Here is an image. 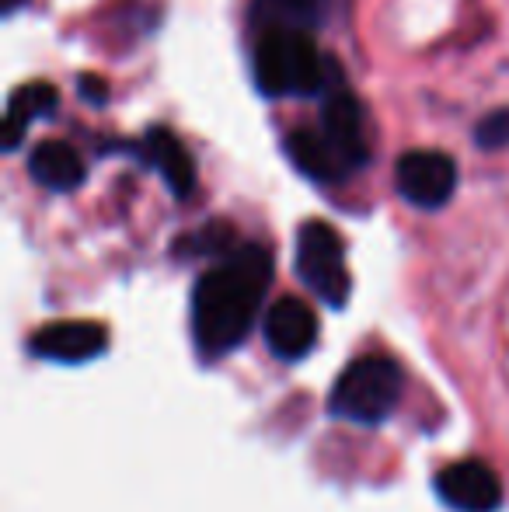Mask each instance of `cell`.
I'll return each instance as SVG.
<instances>
[{"instance_id": "obj_1", "label": "cell", "mask_w": 509, "mask_h": 512, "mask_svg": "<svg viewBox=\"0 0 509 512\" xmlns=\"http://www.w3.org/2000/svg\"><path fill=\"white\" fill-rule=\"evenodd\" d=\"M272 286V255L262 244H238L192 290V342L203 359L234 352L252 331Z\"/></svg>"}, {"instance_id": "obj_2", "label": "cell", "mask_w": 509, "mask_h": 512, "mask_svg": "<svg viewBox=\"0 0 509 512\" xmlns=\"http://www.w3.org/2000/svg\"><path fill=\"white\" fill-rule=\"evenodd\" d=\"M255 84L269 98L318 95L328 81V63L311 32L300 28H262L255 39Z\"/></svg>"}, {"instance_id": "obj_3", "label": "cell", "mask_w": 509, "mask_h": 512, "mask_svg": "<svg viewBox=\"0 0 509 512\" xmlns=\"http://www.w3.org/2000/svg\"><path fill=\"white\" fill-rule=\"evenodd\" d=\"M405 391V373L391 356H360L339 373L328 411L353 425H381L394 415Z\"/></svg>"}, {"instance_id": "obj_4", "label": "cell", "mask_w": 509, "mask_h": 512, "mask_svg": "<svg viewBox=\"0 0 509 512\" xmlns=\"http://www.w3.org/2000/svg\"><path fill=\"white\" fill-rule=\"evenodd\" d=\"M297 276L321 304L328 307H346L349 293H353V276L346 265V244L328 227L325 220H307L297 230Z\"/></svg>"}, {"instance_id": "obj_5", "label": "cell", "mask_w": 509, "mask_h": 512, "mask_svg": "<svg viewBox=\"0 0 509 512\" xmlns=\"http://www.w3.org/2000/svg\"><path fill=\"white\" fill-rule=\"evenodd\" d=\"M394 185L405 203L419 209H440L450 203L457 189V164L440 150H412L394 168Z\"/></svg>"}, {"instance_id": "obj_6", "label": "cell", "mask_w": 509, "mask_h": 512, "mask_svg": "<svg viewBox=\"0 0 509 512\" xmlns=\"http://www.w3.org/2000/svg\"><path fill=\"white\" fill-rule=\"evenodd\" d=\"M443 506L454 512H496L503 506V481L485 460H457L433 478Z\"/></svg>"}, {"instance_id": "obj_7", "label": "cell", "mask_w": 509, "mask_h": 512, "mask_svg": "<svg viewBox=\"0 0 509 512\" xmlns=\"http://www.w3.org/2000/svg\"><path fill=\"white\" fill-rule=\"evenodd\" d=\"M318 129L349 175L370 164V143H367V133H363V105L356 102L349 91H335V95L328 98L325 108H321Z\"/></svg>"}, {"instance_id": "obj_8", "label": "cell", "mask_w": 509, "mask_h": 512, "mask_svg": "<svg viewBox=\"0 0 509 512\" xmlns=\"http://www.w3.org/2000/svg\"><path fill=\"white\" fill-rule=\"evenodd\" d=\"M265 345L283 363H297L318 342V317L300 297H279L265 314Z\"/></svg>"}, {"instance_id": "obj_9", "label": "cell", "mask_w": 509, "mask_h": 512, "mask_svg": "<svg viewBox=\"0 0 509 512\" xmlns=\"http://www.w3.org/2000/svg\"><path fill=\"white\" fill-rule=\"evenodd\" d=\"M28 349L53 363H88L109 349V331L98 321H53L28 338Z\"/></svg>"}, {"instance_id": "obj_10", "label": "cell", "mask_w": 509, "mask_h": 512, "mask_svg": "<svg viewBox=\"0 0 509 512\" xmlns=\"http://www.w3.org/2000/svg\"><path fill=\"white\" fill-rule=\"evenodd\" d=\"M136 154L164 178V185L171 189L175 199H189L192 189H196V164H192L189 150L178 143L175 133L154 126L143 133V140L136 143Z\"/></svg>"}, {"instance_id": "obj_11", "label": "cell", "mask_w": 509, "mask_h": 512, "mask_svg": "<svg viewBox=\"0 0 509 512\" xmlns=\"http://www.w3.org/2000/svg\"><path fill=\"white\" fill-rule=\"evenodd\" d=\"M28 171L32 178L49 192H74L84 185V161L70 143L63 140H46L28 154Z\"/></svg>"}, {"instance_id": "obj_12", "label": "cell", "mask_w": 509, "mask_h": 512, "mask_svg": "<svg viewBox=\"0 0 509 512\" xmlns=\"http://www.w3.org/2000/svg\"><path fill=\"white\" fill-rule=\"evenodd\" d=\"M286 157L293 161V168L311 182H346L349 171L342 168V161L335 157V150L328 147V140L321 136V129H293L286 136Z\"/></svg>"}, {"instance_id": "obj_13", "label": "cell", "mask_w": 509, "mask_h": 512, "mask_svg": "<svg viewBox=\"0 0 509 512\" xmlns=\"http://www.w3.org/2000/svg\"><path fill=\"white\" fill-rule=\"evenodd\" d=\"M60 105V95H56L53 84L46 81H32L21 84L11 98H7V119H4V150H18L21 140H25L28 126L35 119H49Z\"/></svg>"}, {"instance_id": "obj_14", "label": "cell", "mask_w": 509, "mask_h": 512, "mask_svg": "<svg viewBox=\"0 0 509 512\" xmlns=\"http://www.w3.org/2000/svg\"><path fill=\"white\" fill-rule=\"evenodd\" d=\"M332 0H255L252 21L255 28H300V32H314L321 21L328 18Z\"/></svg>"}, {"instance_id": "obj_15", "label": "cell", "mask_w": 509, "mask_h": 512, "mask_svg": "<svg viewBox=\"0 0 509 512\" xmlns=\"http://www.w3.org/2000/svg\"><path fill=\"white\" fill-rule=\"evenodd\" d=\"M238 237H234V227L224 220H210L206 227H199L196 234L178 237L175 251L182 258H224L238 248Z\"/></svg>"}, {"instance_id": "obj_16", "label": "cell", "mask_w": 509, "mask_h": 512, "mask_svg": "<svg viewBox=\"0 0 509 512\" xmlns=\"http://www.w3.org/2000/svg\"><path fill=\"white\" fill-rule=\"evenodd\" d=\"M475 143L482 150L509 147V108H492L482 122L475 126Z\"/></svg>"}, {"instance_id": "obj_17", "label": "cell", "mask_w": 509, "mask_h": 512, "mask_svg": "<svg viewBox=\"0 0 509 512\" xmlns=\"http://www.w3.org/2000/svg\"><path fill=\"white\" fill-rule=\"evenodd\" d=\"M77 91H81V98H88L91 105H105L109 102V91H105V81L95 74H84L77 77Z\"/></svg>"}, {"instance_id": "obj_18", "label": "cell", "mask_w": 509, "mask_h": 512, "mask_svg": "<svg viewBox=\"0 0 509 512\" xmlns=\"http://www.w3.org/2000/svg\"><path fill=\"white\" fill-rule=\"evenodd\" d=\"M25 4V0H0V7H4V14H11V11H18V7Z\"/></svg>"}]
</instances>
